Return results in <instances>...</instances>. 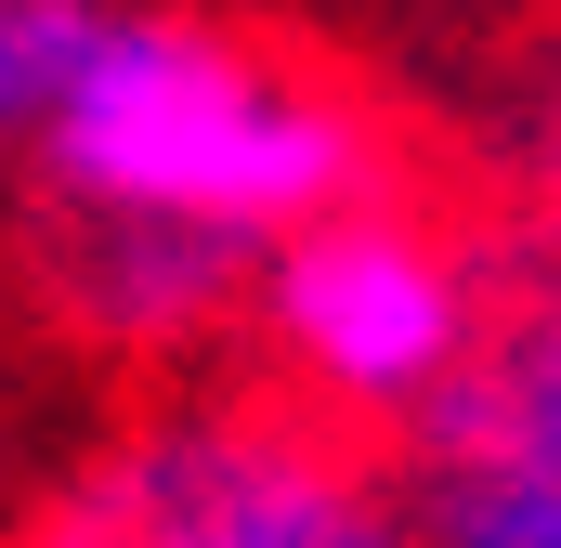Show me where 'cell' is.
Masks as SVG:
<instances>
[{"instance_id": "obj_1", "label": "cell", "mask_w": 561, "mask_h": 548, "mask_svg": "<svg viewBox=\"0 0 561 548\" xmlns=\"http://www.w3.org/2000/svg\"><path fill=\"white\" fill-rule=\"evenodd\" d=\"M26 170L39 196H79V209H209L287 236L340 196H379V118L249 26L170 13V0H92Z\"/></svg>"}, {"instance_id": "obj_2", "label": "cell", "mask_w": 561, "mask_h": 548, "mask_svg": "<svg viewBox=\"0 0 561 548\" xmlns=\"http://www.w3.org/2000/svg\"><path fill=\"white\" fill-rule=\"evenodd\" d=\"M13 548H431L419 496L287 406H157L105 431Z\"/></svg>"}, {"instance_id": "obj_3", "label": "cell", "mask_w": 561, "mask_h": 548, "mask_svg": "<svg viewBox=\"0 0 561 548\" xmlns=\"http://www.w3.org/2000/svg\"><path fill=\"white\" fill-rule=\"evenodd\" d=\"M249 327H262V353L287 366L300 406L405 431L483 340V274L457 262V236H431L405 196H340V209L287 222L262 249Z\"/></svg>"}, {"instance_id": "obj_4", "label": "cell", "mask_w": 561, "mask_h": 548, "mask_svg": "<svg viewBox=\"0 0 561 548\" xmlns=\"http://www.w3.org/2000/svg\"><path fill=\"white\" fill-rule=\"evenodd\" d=\"M262 249L249 222H209V209H79L53 196V249H39V287L53 313L92 340V353H131V366H170L196 340H222L262 287Z\"/></svg>"}, {"instance_id": "obj_5", "label": "cell", "mask_w": 561, "mask_h": 548, "mask_svg": "<svg viewBox=\"0 0 561 548\" xmlns=\"http://www.w3.org/2000/svg\"><path fill=\"white\" fill-rule=\"evenodd\" d=\"M419 457H561V274L483 313L470 366L405 418Z\"/></svg>"}, {"instance_id": "obj_6", "label": "cell", "mask_w": 561, "mask_h": 548, "mask_svg": "<svg viewBox=\"0 0 561 548\" xmlns=\"http://www.w3.org/2000/svg\"><path fill=\"white\" fill-rule=\"evenodd\" d=\"M431 548H561V457H419Z\"/></svg>"}, {"instance_id": "obj_7", "label": "cell", "mask_w": 561, "mask_h": 548, "mask_svg": "<svg viewBox=\"0 0 561 548\" xmlns=\"http://www.w3.org/2000/svg\"><path fill=\"white\" fill-rule=\"evenodd\" d=\"M79 26H92V0H0V157L39 144L66 66H79Z\"/></svg>"}, {"instance_id": "obj_8", "label": "cell", "mask_w": 561, "mask_h": 548, "mask_svg": "<svg viewBox=\"0 0 561 548\" xmlns=\"http://www.w3.org/2000/svg\"><path fill=\"white\" fill-rule=\"evenodd\" d=\"M0 431H13V353H0Z\"/></svg>"}, {"instance_id": "obj_9", "label": "cell", "mask_w": 561, "mask_h": 548, "mask_svg": "<svg viewBox=\"0 0 561 548\" xmlns=\"http://www.w3.org/2000/svg\"><path fill=\"white\" fill-rule=\"evenodd\" d=\"M0 548H13V536H0Z\"/></svg>"}]
</instances>
